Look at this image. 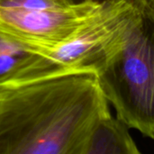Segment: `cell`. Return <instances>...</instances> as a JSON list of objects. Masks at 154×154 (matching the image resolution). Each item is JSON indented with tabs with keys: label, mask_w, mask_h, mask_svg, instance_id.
<instances>
[{
	"label": "cell",
	"mask_w": 154,
	"mask_h": 154,
	"mask_svg": "<svg viewBox=\"0 0 154 154\" xmlns=\"http://www.w3.org/2000/svg\"><path fill=\"white\" fill-rule=\"evenodd\" d=\"M107 112L93 71L0 85V154H80Z\"/></svg>",
	"instance_id": "obj_1"
},
{
	"label": "cell",
	"mask_w": 154,
	"mask_h": 154,
	"mask_svg": "<svg viewBox=\"0 0 154 154\" xmlns=\"http://www.w3.org/2000/svg\"><path fill=\"white\" fill-rule=\"evenodd\" d=\"M99 88L129 128L154 138L153 22L136 14L120 46L96 72Z\"/></svg>",
	"instance_id": "obj_2"
},
{
	"label": "cell",
	"mask_w": 154,
	"mask_h": 154,
	"mask_svg": "<svg viewBox=\"0 0 154 154\" xmlns=\"http://www.w3.org/2000/svg\"><path fill=\"white\" fill-rule=\"evenodd\" d=\"M138 14L124 2L106 1L103 6L69 39L37 59L10 83L23 82L69 72H97L120 46Z\"/></svg>",
	"instance_id": "obj_3"
},
{
	"label": "cell",
	"mask_w": 154,
	"mask_h": 154,
	"mask_svg": "<svg viewBox=\"0 0 154 154\" xmlns=\"http://www.w3.org/2000/svg\"><path fill=\"white\" fill-rule=\"evenodd\" d=\"M104 0H0V32L42 52L69 39Z\"/></svg>",
	"instance_id": "obj_4"
},
{
	"label": "cell",
	"mask_w": 154,
	"mask_h": 154,
	"mask_svg": "<svg viewBox=\"0 0 154 154\" xmlns=\"http://www.w3.org/2000/svg\"><path fill=\"white\" fill-rule=\"evenodd\" d=\"M80 154H140L129 127L110 111L91 128Z\"/></svg>",
	"instance_id": "obj_5"
},
{
	"label": "cell",
	"mask_w": 154,
	"mask_h": 154,
	"mask_svg": "<svg viewBox=\"0 0 154 154\" xmlns=\"http://www.w3.org/2000/svg\"><path fill=\"white\" fill-rule=\"evenodd\" d=\"M38 56V52L0 32V85L14 81Z\"/></svg>",
	"instance_id": "obj_6"
},
{
	"label": "cell",
	"mask_w": 154,
	"mask_h": 154,
	"mask_svg": "<svg viewBox=\"0 0 154 154\" xmlns=\"http://www.w3.org/2000/svg\"><path fill=\"white\" fill-rule=\"evenodd\" d=\"M124 2L136 13L154 23V0H106Z\"/></svg>",
	"instance_id": "obj_7"
},
{
	"label": "cell",
	"mask_w": 154,
	"mask_h": 154,
	"mask_svg": "<svg viewBox=\"0 0 154 154\" xmlns=\"http://www.w3.org/2000/svg\"><path fill=\"white\" fill-rule=\"evenodd\" d=\"M69 1H81V0H69Z\"/></svg>",
	"instance_id": "obj_8"
}]
</instances>
